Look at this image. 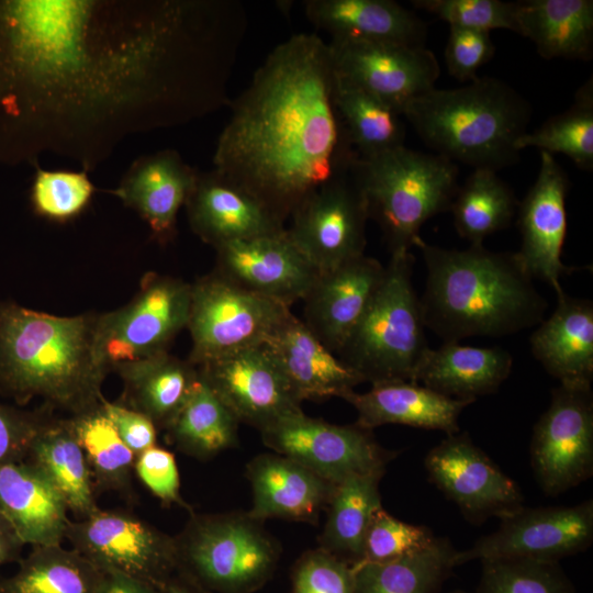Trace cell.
<instances>
[{
	"instance_id": "8992f818",
	"label": "cell",
	"mask_w": 593,
	"mask_h": 593,
	"mask_svg": "<svg viewBox=\"0 0 593 593\" xmlns=\"http://www.w3.org/2000/svg\"><path fill=\"white\" fill-rule=\"evenodd\" d=\"M356 175L391 255L411 251L421 227L450 209L459 187L455 163L405 146L359 157Z\"/></svg>"
},
{
	"instance_id": "e575fe53",
	"label": "cell",
	"mask_w": 593,
	"mask_h": 593,
	"mask_svg": "<svg viewBox=\"0 0 593 593\" xmlns=\"http://www.w3.org/2000/svg\"><path fill=\"white\" fill-rule=\"evenodd\" d=\"M456 549L446 537L415 552L385 562L353 567L354 593H439L455 567Z\"/></svg>"
},
{
	"instance_id": "816d5d0a",
	"label": "cell",
	"mask_w": 593,
	"mask_h": 593,
	"mask_svg": "<svg viewBox=\"0 0 593 593\" xmlns=\"http://www.w3.org/2000/svg\"><path fill=\"white\" fill-rule=\"evenodd\" d=\"M99 593H159L150 586L115 572H103Z\"/></svg>"
},
{
	"instance_id": "e0dca14e",
	"label": "cell",
	"mask_w": 593,
	"mask_h": 593,
	"mask_svg": "<svg viewBox=\"0 0 593 593\" xmlns=\"http://www.w3.org/2000/svg\"><path fill=\"white\" fill-rule=\"evenodd\" d=\"M197 368L238 422L259 432L303 412L302 401L264 345L211 359Z\"/></svg>"
},
{
	"instance_id": "7402d4cb",
	"label": "cell",
	"mask_w": 593,
	"mask_h": 593,
	"mask_svg": "<svg viewBox=\"0 0 593 593\" xmlns=\"http://www.w3.org/2000/svg\"><path fill=\"white\" fill-rule=\"evenodd\" d=\"M184 205L192 231L214 248L286 231L264 204L215 169L198 171Z\"/></svg>"
},
{
	"instance_id": "ffe728a7",
	"label": "cell",
	"mask_w": 593,
	"mask_h": 593,
	"mask_svg": "<svg viewBox=\"0 0 593 593\" xmlns=\"http://www.w3.org/2000/svg\"><path fill=\"white\" fill-rule=\"evenodd\" d=\"M216 272L287 306L302 301L320 270L287 233L231 242L215 248Z\"/></svg>"
},
{
	"instance_id": "4316f807",
	"label": "cell",
	"mask_w": 593,
	"mask_h": 593,
	"mask_svg": "<svg viewBox=\"0 0 593 593\" xmlns=\"http://www.w3.org/2000/svg\"><path fill=\"white\" fill-rule=\"evenodd\" d=\"M303 5L307 20L331 41L425 43V23L392 0H306Z\"/></svg>"
},
{
	"instance_id": "60d3db41",
	"label": "cell",
	"mask_w": 593,
	"mask_h": 593,
	"mask_svg": "<svg viewBox=\"0 0 593 593\" xmlns=\"http://www.w3.org/2000/svg\"><path fill=\"white\" fill-rule=\"evenodd\" d=\"M521 152L536 147L550 155L569 157L578 168L593 169V80L588 79L575 92L566 111L545 121L533 132H526L516 143Z\"/></svg>"
},
{
	"instance_id": "3957f363",
	"label": "cell",
	"mask_w": 593,
	"mask_h": 593,
	"mask_svg": "<svg viewBox=\"0 0 593 593\" xmlns=\"http://www.w3.org/2000/svg\"><path fill=\"white\" fill-rule=\"evenodd\" d=\"M427 277L419 306L425 327L444 343L500 337L538 325L548 307L517 253L482 245L448 249L418 237Z\"/></svg>"
},
{
	"instance_id": "9a60e30c",
	"label": "cell",
	"mask_w": 593,
	"mask_h": 593,
	"mask_svg": "<svg viewBox=\"0 0 593 593\" xmlns=\"http://www.w3.org/2000/svg\"><path fill=\"white\" fill-rule=\"evenodd\" d=\"M496 530L456 551L455 567L492 559L557 561L585 551L593 541V501L572 506H522L500 518Z\"/></svg>"
},
{
	"instance_id": "1f68e13d",
	"label": "cell",
	"mask_w": 593,
	"mask_h": 593,
	"mask_svg": "<svg viewBox=\"0 0 593 593\" xmlns=\"http://www.w3.org/2000/svg\"><path fill=\"white\" fill-rule=\"evenodd\" d=\"M124 391L123 402L166 429L182 407L200 376L197 366L168 353L119 363Z\"/></svg>"
},
{
	"instance_id": "2e32d148",
	"label": "cell",
	"mask_w": 593,
	"mask_h": 593,
	"mask_svg": "<svg viewBox=\"0 0 593 593\" xmlns=\"http://www.w3.org/2000/svg\"><path fill=\"white\" fill-rule=\"evenodd\" d=\"M424 467L429 481L472 524L524 506L518 484L466 432L447 435L427 452Z\"/></svg>"
},
{
	"instance_id": "277c9868",
	"label": "cell",
	"mask_w": 593,
	"mask_h": 593,
	"mask_svg": "<svg viewBox=\"0 0 593 593\" xmlns=\"http://www.w3.org/2000/svg\"><path fill=\"white\" fill-rule=\"evenodd\" d=\"M98 317L55 316L0 302V393L77 415L103 400L109 368L97 344Z\"/></svg>"
},
{
	"instance_id": "bcb514c9",
	"label": "cell",
	"mask_w": 593,
	"mask_h": 593,
	"mask_svg": "<svg viewBox=\"0 0 593 593\" xmlns=\"http://www.w3.org/2000/svg\"><path fill=\"white\" fill-rule=\"evenodd\" d=\"M291 582L290 593H354V570L317 547L298 559Z\"/></svg>"
},
{
	"instance_id": "74e56055",
	"label": "cell",
	"mask_w": 593,
	"mask_h": 593,
	"mask_svg": "<svg viewBox=\"0 0 593 593\" xmlns=\"http://www.w3.org/2000/svg\"><path fill=\"white\" fill-rule=\"evenodd\" d=\"M336 111L360 158L404 146L405 126L395 110L334 72Z\"/></svg>"
},
{
	"instance_id": "d6a6232c",
	"label": "cell",
	"mask_w": 593,
	"mask_h": 593,
	"mask_svg": "<svg viewBox=\"0 0 593 593\" xmlns=\"http://www.w3.org/2000/svg\"><path fill=\"white\" fill-rule=\"evenodd\" d=\"M516 19L518 34L529 38L542 58H592V0L517 1Z\"/></svg>"
},
{
	"instance_id": "c3c4849f",
	"label": "cell",
	"mask_w": 593,
	"mask_h": 593,
	"mask_svg": "<svg viewBox=\"0 0 593 593\" xmlns=\"http://www.w3.org/2000/svg\"><path fill=\"white\" fill-rule=\"evenodd\" d=\"M494 52L490 33L449 27L445 61L455 79L461 82L474 80L480 67L493 57Z\"/></svg>"
},
{
	"instance_id": "4fadbf2b",
	"label": "cell",
	"mask_w": 593,
	"mask_h": 593,
	"mask_svg": "<svg viewBox=\"0 0 593 593\" xmlns=\"http://www.w3.org/2000/svg\"><path fill=\"white\" fill-rule=\"evenodd\" d=\"M273 452L289 457L336 484L363 474H383L398 455L382 447L372 429L336 425L300 412L260 432Z\"/></svg>"
},
{
	"instance_id": "d6986e66",
	"label": "cell",
	"mask_w": 593,
	"mask_h": 593,
	"mask_svg": "<svg viewBox=\"0 0 593 593\" xmlns=\"http://www.w3.org/2000/svg\"><path fill=\"white\" fill-rule=\"evenodd\" d=\"M570 182L552 155L540 152V168L534 184L518 202L517 225L522 247L516 251L533 279L562 291L560 279L577 268L564 265L562 249L567 234L566 199Z\"/></svg>"
},
{
	"instance_id": "8d00e7d4",
	"label": "cell",
	"mask_w": 593,
	"mask_h": 593,
	"mask_svg": "<svg viewBox=\"0 0 593 593\" xmlns=\"http://www.w3.org/2000/svg\"><path fill=\"white\" fill-rule=\"evenodd\" d=\"M18 570L0 580V593H99L103 572L74 549L34 546Z\"/></svg>"
},
{
	"instance_id": "7a4b0ae2",
	"label": "cell",
	"mask_w": 593,
	"mask_h": 593,
	"mask_svg": "<svg viewBox=\"0 0 593 593\" xmlns=\"http://www.w3.org/2000/svg\"><path fill=\"white\" fill-rule=\"evenodd\" d=\"M328 43L300 33L277 45L231 103L214 169L281 223L359 158L336 111Z\"/></svg>"
},
{
	"instance_id": "11a10c76",
	"label": "cell",
	"mask_w": 593,
	"mask_h": 593,
	"mask_svg": "<svg viewBox=\"0 0 593 593\" xmlns=\"http://www.w3.org/2000/svg\"><path fill=\"white\" fill-rule=\"evenodd\" d=\"M449 593H469V592H466L463 590H454V591H451Z\"/></svg>"
},
{
	"instance_id": "5bb4252c",
	"label": "cell",
	"mask_w": 593,
	"mask_h": 593,
	"mask_svg": "<svg viewBox=\"0 0 593 593\" xmlns=\"http://www.w3.org/2000/svg\"><path fill=\"white\" fill-rule=\"evenodd\" d=\"M357 160L307 195L290 216L289 237L320 271L365 254L369 216Z\"/></svg>"
},
{
	"instance_id": "d590c367",
	"label": "cell",
	"mask_w": 593,
	"mask_h": 593,
	"mask_svg": "<svg viewBox=\"0 0 593 593\" xmlns=\"http://www.w3.org/2000/svg\"><path fill=\"white\" fill-rule=\"evenodd\" d=\"M238 425V419L200 377L165 430L168 441L179 451L208 460L237 446Z\"/></svg>"
},
{
	"instance_id": "ab89813d",
	"label": "cell",
	"mask_w": 593,
	"mask_h": 593,
	"mask_svg": "<svg viewBox=\"0 0 593 593\" xmlns=\"http://www.w3.org/2000/svg\"><path fill=\"white\" fill-rule=\"evenodd\" d=\"M97 491L130 495L136 456L123 443L101 404L69 417Z\"/></svg>"
},
{
	"instance_id": "83f0119b",
	"label": "cell",
	"mask_w": 593,
	"mask_h": 593,
	"mask_svg": "<svg viewBox=\"0 0 593 593\" xmlns=\"http://www.w3.org/2000/svg\"><path fill=\"white\" fill-rule=\"evenodd\" d=\"M68 512L55 486L29 462L0 467V514L24 545H61Z\"/></svg>"
},
{
	"instance_id": "681fc988",
	"label": "cell",
	"mask_w": 593,
	"mask_h": 593,
	"mask_svg": "<svg viewBox=\"0 0 593 593\" xmlns=\"http://www.w3.org/2000/svg\"><path fill=\"white\" fill-rule=\"evenodd\" d=\"M44 416L0 403V467L25 460Z\"/></svg>"
},
{
	"instance_id": "f35d334b",
	"label": "cell",
	"mask_w": 593,
	"mask_h": 593,
	"mask_svg": "<svg viewBox=\"0 0 593 593\" xmlns=\"http://www.w3.org/2000/svg\"><path fill=\"white\" fill-rule=\"evenodd\" d=\"M518 201L511 187L494 170L473 169L459 186L449 211L458 235L470 245L511 225Z\"/></svg>"
},
{
	"instance_id": "30bf717a",
	"label": "cell",
	"mask_w": 593,
	"mask_h": 593,
	"mask_svg": "<svg viewBox=\"0 0 593 593\" xmlns=\"http://www.w3.org/2000/svg\"><path fill=\"white\" fill-rule=\"evenodd\" d=\"M71 549L102 572H115L163 591L178 572L175 536L121 510H101L68 524Z\"/></svg>"
},
{
	"instance_id": "f1b7e54d",
	"label": "cell",
	"mask_w": 593,
	"mask_h": 593,
	"mask_svg": "<svg viewBox=\"0 0 593 593\" xmlns=\"http://www.w3.org/2000/svg\"><path fill=\"white\" fill-rule=\"evenodd\" d=\"M557 306L530 336L536 360L560 383L591 384L593 379V302L563 290Z\"/></svg>"
},
{
	"instance_id": "836d02e7",
	"label": "cell",
	"mask_w": 593,
	"mask_h": 593,
	"mask_svg": "<svg viewBox=\"0 0 593 593\" xmlns=\"http://www.w3.org/2000/svg\"><path fill=\"white\" fill-rule=\"evenodd\" d=\"M383 474H363L334 484L318 548L347 562L360 563L366 532L382 507L379 484Z\"/></svg>"
},
{
	"instance_id": "7bdbcfd3",
	"label": "cell",
	"mask_w": 593,
	"mask_h": 593,
	"mask_svg": "<svg viewBox=\"0 0 593 593\" xmlns=\"http://www.w3.org/2000/svg\"><path fill=\"white\" fill-rule=\"evenodd\" d=\"M93 192L94 186L86 171L38 168L32 183L31 200L38 215L64 222L80 214Z\"/></svg>"
},
{
	"instance_id": "8fae6325",
	"label": "cell",
	"mask_w": 593,
	"mask_h": 593,
	"mask_svg": "<svg viewBox=\"0 0 593 593\" xmlns=\"http://www.w3.org/2000/svg\"><path fill=\"white\" fill-rule=\"evenodd\" d=\"M191 284L150 273L125 306L98 317L99 354L113 368L167 353L176 335L188 325Z\"/></svg>"
},
{
	"instance_id": "f907efd6",
	"label": "cell",
	"mask_w": 593,
	"mask_h": 593,
	"mask_svg": "<svg viewBox=\"0 0 593 593\" xmlns=\"http://www.w3.org/2000/svg\"><path fill=\"white\" fill-rule=\"evenodd\" d=\"M101 409L136 457L156 446L157 427L146 415L122 403L109 402L104 398Z\"/></svg>"
},
{
	"instance_id": "d4e9b609",
	"label": "cell",
	"mask_w": 593,
	"mask_h": 593,
	"mask_svg": "<svg viewBox=\"0 0 593 593\" xmlns=\"http://www.w3.org/2000/svg\"><path fill=\"white\" fill-rule=\"evenodd\" d=\"M198 171L172 149L138 158L112 192L147 222L159 243L176 235L177 214L194 186Z\"/></svg>"
},
{
	"instance_id": "5b68a950",
	"label": "cell",
	"mask_w": 593,
	"mask_h": 593,
	"mask_svg": "<svg viewBox=\"0 0 593 593\" xmlns=\"http://www.w3.org/2000/svg\"><path fill=\"white\" fill-rule=\"evenodd\" d=\"M402 115L435 154L497 171L518 161L516 143L527 132L532 108L503 80L477 77L459 88H433Z\"/></svg>"
},
{
	"instance_id": "f546056e",
	"label": "cell",
	"mask_w": 593,
	"mask_h": 593,
	"mask_svg": "<svg viewBox=\"0 0 593 593\" xmlns=\"http://www.w3.org/2000/svg\"><path fill=\"white\" fill-rule=\"evenodd\" d=\"M512 367L513 357L502 347L443 343L436 349H427L413 382L445 396L473 403L480 396L496 392Z\"/></svg>"
},
{
	"instance_id": "f5cc1de1",
	"label": "cell",
	"mask_w": 593,
	"mask_h": 593,
	"mask_svg": "<svg viewBox=\"0 0 593 593\" xmlns=\"http://www.w3.org/2000/svg\"><path fill=\"white\" fill-rule=\"evenodd\" d=\"M24 546L10 524L0 514V566L19 562Z\"/></svg>"
},
{
	"instance_id": "52a82bcc",
	"label": "cell",
	"mask_w": 593,
	"mask_h": 593,
	"mask_svg": "<svg viewBox=\"0 0 593 593\" xmlns=\"http://www.w3.org/2000/svg\"><path fill=\"white\" fill-rule=\"evenodd\" d=\"M411 251L391 255L382 281L337 357L371 384L412 381L429 348Z\"/></svg>"
},
{
	"instance_id": "9c48e42d",
	"label": "cell",
	"mask_w": 593,
	"mask_h": 593,
	"mask_svg": "<svg viewBox=\"0 0 593 593\" xmlns=\"http://www.w3.org/2000/svg\"><path fill=\"white\" fill-rule=\"evenodd\" d=\"M292 315L291 307L246 290L216 271L191 284L189 361L194 366L261 346Z\"/></svg>"
},
{
	"instance_id": "7c38bea8",
	"label": "cell",
	"mask_w": 593,
	"mask_h": 593,
	"mask_svg": "<svg viewBox=\"0 0 593 593\" xmlns=\"http://www.w3.org/2000/svg\"><path fill=\"white\" fill-rule=\"evenodd\" d=\"M530 463L541 491L557 496L593 474L591 384L560 383L534 426Z\"/></svg>"
},
{
	"instance_id": "b9f144b4",
	"label": "cell",
	"mask_w": 593,
	"mask_h": 593,
	"mask_svg": "<svg viewBox=\"0 0 593 593\" xmlns=\"http://www.w3.org/2000/svg\"><path fill=\"white\" fill-rule=\"evenodd\" d=\"M481 564L475 593H577L557 561L492 559Z\"/></svg>"
},
{
	"instance_id": "ac0fdd59",
	"label": "cell",
	"mask_w": 593,
	"mask_h": 593,
	"mask_svg": "<svg viewBox=\"0 0 593 593\" xmlns=\"http://www.w3.org/2000/svg\"><path fill=\"white\" fill-rule=\"evenodd\" d=\"M328 47L338 77L401 115L411 101L435 88L440 75L435 54L425 46L331 41Z\"/></svg>"
},
{
	"instance_id": "f6af8a7d",
	"label": "cell",
	"mask_w": 593,
	"mask_h": 593,
	"mask_svg": "<svg viewBox=\"0 0 593 593\" xmlns=\"http://www.w3.org/2000/svg\"><path fill=\"white\" fill-rule=\"evenodd\" d=\"M414 8L460 27L490 33L505 29L518 34L517 2L500 0H414Z\"/></svg>"
},
{
	"instance_id": "603a6c76",
	"label": "cell",
	"mask_w": 593,
	"mask_h": 593,
	"mask_svg": "<svg viewBox=\"0 0 593 593\" xmlns=\"http://www.w3.org/2000/svg\"><path fill=\"white\" fill-rule=\"evenodd\" d=\"M245 477L253 496L247 512L264 523L278 518L316 525L334 488L306 467L273 451L251 458Z\"/></svg>"
},
{
	"instance_id": "db71d44e",
	"label": "cell",
	"mask_w": 593,
	"mask_h": 593,
	"mask_svg": "<svg viewBox=\"0 0 593 593\" xmlns=\"http://www.w3.org/2000/svg\"><path fill=\"white\" fill-rule=\"evenodd\" d=\"M160 593H208L183 574H177L165 585Z\"/></svg>"
},
{
	"instance_id": "484cf974",
	"label": "cell",
	"mask_w": 593,
	"mask_h": 593,
	"mask_svg": "<svg viewBox=\"0 0 593 593\" xmlns=\"http://www.w3.org/2000/svg\"><path fill=\"white\" fill-rule=\"evenodd\" d=\"M357 412L356 423L373 429L387 424L459 432L458 419L470 401L445 396L412 381H389L371 384L363 393L351 390L342 396Z\"/></svg>"
},
{
	"instance_id": "6da1fadb",
	"label": "cell",
	"mask_w": 593,
	"mask_h": 593,
	"mask_svg": "<svg viewBox=\"0 0 593 593\" xmlns=\"http://www.w3.org/2000/svg\"><path fill=\"white\" fill-rule=\"evenodd\" d=\"M190 48L165 1H0V146L25 158L45 148L80 158V143L121 130L168 126Z\"/></svg>"
},
{
	"instance_id": "cb8c5ba5",
	"label": "cell",
	"mask_w": 593,
	"mask_h": 593,
	"mask_svg": "<svg viewBox=\"0 0 593 593\" xmlns=\"http://www.w3.org/2000/svg\"><path fill=\"white\" fill-rule=\"evenodd\" d=\"M296 396L305 400L342 398L365 382L326 348L293 313L264 344Z\"/></svg>"
},
{
	"instance_id": "4dcf8cb0",
	"label": "cell",
	"mask_w": 593,
	"mask_h": 593,
	"mask_svg": "<svg viewBox=\"0 0 593 593\" xmlns=\"http://www.w3.org/2000/svg\"><path fill=\"white\" fill-rule=\"evenodd\" d=\"M24 461L46 477L77 519L100 508L86 457L69 418L45 415Z\"/></svg>"
},
{
	"instance_id": "ba28073f",
	"label": "cell",
	"mask_w": 593,
	"mask_h": 593,
	"mask_svg": "<svg viewBox=\"0 0 593 593\" xmlns=\"http://www.w3.org/2000/svg\"><path fill=\"white\" fill-rule=\"evenodd\" d=\"M178 572L208 593H253L273 574L280 544L248 512L190 513L175 536Z\"/></svg>"
},
{
	"instance_id": "ee69618b",
	"label": "cell",
	"mask_w": 593,
	"mask_h": 593,
	"mask_svg": "<svg viewBox=\"0 0 593 593\" xmlns=\"http://www.w3.org/2000/svg\"><path fill=\"white\" fill-rule=\"evenodd\" d=\"M435 537L428 527L403 522L382 506L374 512L366 532L360 563L385 562L415 553L428 547Z\"/></svg>"
},
{
	"instance_id": "44dd1931",
	"label": "cell",
	"mask_w": 593,
	"mask_h": 593,
	"mask_svg": "<svg viewBox=\"0 0 593 593\" xmlns=\"http://www.w3.org/2000/svg\"><path fill=\"white\" fill-rule=\"evenodd\" d=\"M384 266L365 254L320 275L303 302V323L337 356L366 312Z\"/></svg>"
},
{
	"instance_id": "7dc6e473",
	"label": "cell",
	"mask_w": 593,
	"mask_h": 593,
	"mask_svg": "<svg viewBox=\"0 0 593 593\" xmlns=\"http://www.w3.org/2000/svg\"><path fill=\"white\" fill-rule=\"evenodd\" d=\"M134 472L165 506L176 504L193 512L180 494V477L172 452L157 445L150 447L136 457Z\"/></svg>"
}]
</instances>
